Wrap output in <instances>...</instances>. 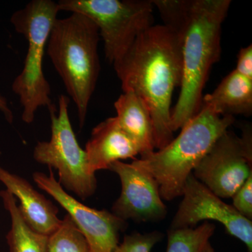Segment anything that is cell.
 Masks as SVG:
<instances>
[{
  "mask_svg": "<svg viewBox=\"0 0 252 252\" xmlns=\"http://www.w3.org/2000/svg\"><path fill=\"white\" fill-rule=\"evenodd\" d=\"M157 6L163 20L164 24L182 36L187 27L192 0H155Z\"/></svg>",
  "mask_w": 252,
  "mask_h": 252,
  "instance_id": "obj_19",
  "label": "cell"
},
{
  "mask_svg": "<svg viewBox=\"0 0 252 252\" xmlns=\"http://www.w3.org/2000/svg\"><path fill=\"white\" fill-rule=\"evenodd\" d=\"M59 11L80 13L92 20L112 64L127 54L137 36L153 26L154 4L148 0H61Z\"/></svg>",
  "mask_w": 252,
  "mask_h": 252,
  "instance_id": "obj_6",
  "label": "cell"
},
{
  "mask_svg": "<svg viewBox=\"0 0 252 252\" xmlns=\"http://www.w3.org/2000/svg\"><path fill=\"white\" fill-rule=\"evenodd\" d=\"M109 170L117 173L122 182V193L112 206V213L126 220L158 221L167 215L159 186L148 172L133 163L113 162Z\"/></svg>",
  "mask_w": 252,
  "mask_h": 252,
  "instance_id": "obj_11",
  "label": "cell"
},
{
  "mask_svg": "<svg viewBox=\"0 0 252 252\" xmlns=\"http://www.w3.org/2000/svg\"><path fill=\"white\" fill-rule=\"evenodd\" d=\"M85 152L89 168L94 174L109 170L113 162L140 154V149L123 130L116 117L106 119L93 129Z\"/></svg>",
  "mask_w": 252,
  "mask_h": 252,
  "instance_id": "obj_13",
  "label": "cell"
},
{
  "mask_svg": "<svg viewBox=\"0 0 252 252\" xmlns=\"http://www.w3.org/2000/svg\"><path fill=\"white\" fill-rule=\"evenodd\" d=\"M58 3L51 0H32L12 15L11 22L28 41L27 55L22 72L12 84L23 107L22 120L34 121L37 109L52 105L51 88L43 72V58L50 33L59 12Z\"/></svg>",
  "mask_w": 252,
  "mask_h": 252,
  "instance_id": "obj_5",
  "label": "cell"
},
{
  "mask_svg": "<svg viewBox=\"0 0 252 252\" xmlns=\"http://www.w3.org/2000/svg\"><path fill=\"white\" fill-rule=\"evenodd\" d=\"M0 182L19 201L21 215L32 229L49 236L59 228V208L27 180L0 165Z\"/></svg>",
  "mask_w": 252,
  "mask_h": 252,
  "instance_id": "obj_12",
  "label": "cell"
},
{
  "mask_svg": "<svg viewBox=\"0 0 252 252\" xmlns=\"http://www.w3.org/2000/svg\"><path fill=\"white\" fill-rule=\"evenodd\" d=\"M201 252H215L214 248H212L211 244H210V242H208L205 245V248H203V250H202Z\"/></svg>",
  "mask_w": 252,
  "mask_h": 252,
  "instance_id": "obj_24",
  "label": "cell"
},
{
  "mask_svg": "<svg viewBox=\"0 0 252 252\" xmlns=\"http://www.w3.org/2000/svg\"><path fill=\"white\" fill-rule=\"evenodd\" d=\"M0 111L4 114L6 120L11 124L13 120H14V115H13L12 112L8 106L6 99L1 95H0Z\"/></svg>",
  "mask_w": 252,
  "mask_h": 252,
  "instance_id": "obj_23",
  "label": "cell"
},
{
  "mask_svg": "<svg viewBox=\"0 0 252 252\" xmlns=\"http://www.w3.org/2000/svg\"><path fill=\"white\" fill-rule=\"evenodd\" d=\"M99 32L94 21L80 13L56 19L47 42V54L66 91L77 106L79 126L98 79Z\"/></svg>",
  "mask_w": 252,
  "mask_h": 252,
  "instance_id": "obj_4",
  "label": "cell"
},
{
  "mask_svg": "<svg viewBox=\"0 0 252 252\" xmlns=\"http://www.w3.org/2000/svg\"><path fill=\"white\" fill-rule=\"evenodd\" d=\"M233 122V116L220 115L203 104L176 138L132 163L152 175L159 186L161 198L170 201L183 195L189 176Z\"/></svg>",
  "mask_w": 252,
  "mask_h": 252,
  "instance_id": "obj_3",
  "label": "cell"
},
{
  "mask_svg": "<svg viewBox=\"0 0 252 252\" xmlns=\"http://www.w3.org/2000/svg\"><path fill=\"white\" fill-rule=\"evenodd\" d=\"M183 200L172 220L170 229L194 228L202 220H216L223 224L227 232L239 239L252 252V220L239 214L197 180L193 173L187 179Z\"/></svg>",
  "mask_w": 252,
  "mask_h": 252,
  "instance_id": "obj_10",
  "label": "cell"
},
{
  "mask_svg": "<svg viewBox=\"0 0 252 252\" xmlns=\"http://www.w3.org/2000/svg\"><path fill=\"white\" fill-rule=\"evenodd\" d=\"M230 4V0H192L182 36V79L180 96L171 112L173 132L182 129L201 109L210 70L220 59L222 24Z\"/></svg>",
  "mask_w": 252,
  "mask_h": 252,
  "instance_id": "obj_2",
  "label": "cell"
},
{
  "mask_svg": "<svg viewBox=\"0 0 252 252\" xmlns=\"http://www.w3.org/2000/svg\"><path fill=\"white\" fill-rule=\"evenodd\" d=\"M215 230V224L209 221L197 228L170 229L166 252H201Z\"/></svg>",
  "mask_w": 252,
  "mask_h": 252,
  "instance_id": "obj_17",
  "label": "cell"
},
{
  "mask_svg": "<svg viewBox=\"0 0 252 252\" xmlns=\"http://www.w3.org/2000/svg\"><path fill=\"white\" fill-rule=\"evenodd\" d=\"M113 65L123 91H133L148 107L155 149L163 148L174 139L171 103L174 91L182 83V37L165 25H153Z\"/></svg>",
  "mask_w": 252,
  "mask_h": 252,
  "instance_id": "obj_1",
  "label": "cell"
},
{
  "mask_svg": "<svg viewBox=\"0 0 252 252\" xmlns=\"http://www.w3.org/2000/svg\"><path fill=\"white\" fill-rule=\"evenodd\" d=\"M0 197L11 218V228L6 236L9 252H47L49 236L34 231L28 225L14 195L6 189L0 191Z\"/></svg>",
  "mask_w": 252,
  "mask_h": 252,
  "instance_id": "obj_16",
  "label": "cell"
},
{
  "mask_svg": "<svg viewBox=\"0 0 252 252\" xmlns=\"http://www.w3.org/2000/svg\"><path fill=\"white\" fill-rule=\"evenodd\" d=\"M243 77L252 81V45L240 50L238 56L237 66L235 69Z\"/></svg>",
  "mask_w": 252,
  "mask_h": 252,
  "instance_id": "obj_22",
  "label": "cell"
},
{
  "mask_svg": "<svg viewBox=\"0 0 252 252\" xmlns=\"http://www.w3.org/2000/svg\"><path fill=\"white\" fill-rule=\"evenodd\" d=\"M34 183L67 211L81 232L90 252H115L119 235L126 228V220L107 210H98L81 203L60 185L52 169L49 175L34 172Z\"/></svg>",
  "mask_w": 252,
  "mask_h": 252,
  "instance_id": "obj_9",
  "label": "cell"
},
{
  "mask_svg": "<svg viewBox=\"0 0 252 252\" xmlns=\"http://www.w3.org/2000/svg\"><path fill=\"white\" fill-rule=\"evenodd\" d=\"M114 107L119 126L137 144L140 155L154 152L153 124L144 101L133 91H124L114 102Z\"/></svg>",
  "mask_w": 252,
  "mask_h": 252,
  "instance_id": "obj_14",
  "label": "cell"
},
{
  "mask_svg": "<svg viewBox=\"0 0 252 252\" xmlns=\"http://www.w3.org/2000/svg\"><path fill=\"white\" fill-rule=\"evenodd\" d=\"M162 238V233L158 231L126 235L122 243L118 245L115 252H150Z\"/></svg>",
  "mask_w": 252,
  "mask_h": 252,
  "instance_id": "obj_20",
  "label": "cell"
},
{
  "mask_svg": "<svg viewBox=\"0 0 252 252\" xmlns=\"http://www.w3.org/2000/svg\"><path fill=\"white\" fill-rule=\"evenodd\" d=\"M252 138L226 131L194 169L193 175L220 198H232L252 175Z\"/></svg>",
  "mask_w": 252,
  "mask_h": 252,
  "instance_id": "obj_8",
  "label": "cell"
},
{
  "mask_svg": "<svg viewBox=\"0 0 252 252\" xmlns=\"http://www.w3.org/2000/svg\"><path fill=\"white\" fill-rule=\"evenodd\" d=\"M47 252H90L85 238L68 214L59 228L49 235Z\"/></svg>",
  "mask_w": 252,
  "mask_h": 252,
  "instance_id": "obj_18",
  "label": "cell"
},
{
  "mask_svg": "<svg viewBox=\"0 0 252 252\" xmlns=\"http://www.w3.org/2000/svg\"><path fill=\"white\" fill-rule=\"evenodd\" d=\"M233 206L239 214L252 220V175L232 197Z\"/></svg>",
  "mask_w": 252,
  "mask_h": 252,
  "instance_id": "obj_21",
  "label": "cell"
},
{
  "mask_svg": "<svg viewBox=\"0 0 252 252\" xmlns=\"http://www.w3.org/2000/svg\"><path fill=\"white\" fill-rule=\"evenodd\" d=\"M203 104L211 107L220 115L243 114L252 112V81L233 70L211 94L203 96Z\"/></svg>",
  "mask_w": 252,
  "mask_h": 252,
  "instance_id": "obj_15",
  "label": "cell"
},
{
  "mask_svg": "<svg viewBox=\"0 0 252 252\" xmlns=\"http://www.w3.org/2000/svg\"><path fill=\"white\" fill-rule=\"evenodd\" d=\"M69 102V97L61 94L59 108L54 104L49 107L51 139L36 144L33 157L36 162L58 170L60 185L64 190L86 200L95 192L97 180L89 168L85 150L79 146L73 131Z\"/></svg>",
  "mask_w": 252,
  "mask_h": 252,
  "instance_id": "obj_7",
  "label": "cell"
}]
</instances>
